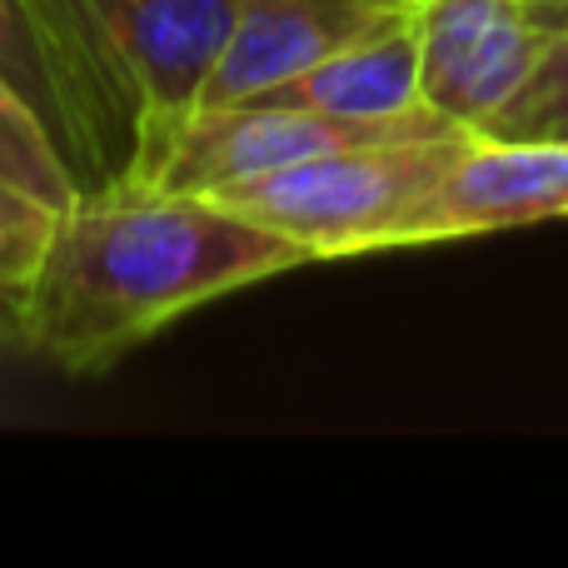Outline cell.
Here are the masks:
<instances>
[{"label": "cell", "instance_id": "5", "mask_svg": "<svg viewBox=\"0 0 568 568\" xmlns=\"http://www.w3.org/2000/svg\"><path fill=\"white\" fill-rule=\"evenodd\" d=\"M120 45L145 120V170L155 190L185 125L200 115L220 50L235 30L240 0H95Z\"/></svg>", "mask_w": 568, "mask_h": 568}, {"label": "cell", "instance_id": "1", "mask_svg": "<svg viewBox=\"0 0 568 568\" xmlns=\"http://www.w3.org/2000/svg\"><path fill=\"white\" fill-rule=\"evenodd\" d=\"M304 260L290 235L210 195H80L40 265L20 349L65 374H100L170 320Z\"/></svg>", "mask_w": 568, "mask_h": 568}, {"label": "cell", "instance_id": "2", "mask_svg": "<svg viewBox=\"0 0 568 568\" xmlns=\"http://www.w3.org/2000/svg\"><path fill=\"white\" fill-rule=\"evenodd\" d=\"M469 130L329 150L275 175L220 190V205L290 235L310 260L404 250L414 210L469 145Z\"/></svg>", "mask_w": 568, "mask_h": 568}, {"label": "cell", "instance_id": "10", "mask_svg": "<svg viewBox=\"0 0 568 568\" xmlns=\"http://www.w3.org/2000/svg\"><path fill=\"white\" fill-rule=\"evenodd\" d=\"M55 210L0 185V344L26 339V310L40 265L50 255V240H55Z\"/></svg>", "mask_w": 568, "mask_h": 568}, {"label": "cell", "instance_id": "9", "mask_svg": "<svg viewBox=\"0 0 568 568\" xmlns=\"http://www.w3.org/2000/svg\"><path fill=\"white\" fill-rule=\"evenodd\" d=\"M0 185L40 200L55 215H65L80 200V185L70 175L65 155L55 150V140L30 110V100L6 75H0Z\"/></svg>", "mask_w": 568, "mask_h": 568}, {"label": "cell", "instance_id": "3", "mask_svg": "<svg viewBox=\"0 0 568 568\" xmlns=\"http://www.w3.org/2000/svg\"><path fill=\"white\" fill-rule=\"evenodd\" d=\"M414 26L424 105L479 135L568 30V0H414Z\"/></svg>", "mask_w": 568, "mask_h": 568}, {"label": "cell", "instance_id": "11", "mask_svg": "<svg viewBox=\"0 0 568 568\" xmlns=\"http://www.w3.org/2000/svg\"><path fill=\"white\" fill-rule=\"evenodd\" d=\"M484 140H544L568 145V30L544 50L519 90L479 125Z\"/></svg>", "mask_w": 568, "mask_h": 568}, {"label": "cell", "instance_id": "8", "mask_svg": "<svg viewBox=\"0 0 568 568\" xmlns=\"http://www.w3.org/2000/svg\"><path fill=\"white\" fill-rule=\"evenodd\" d=\"M260 100L275 105H304L344 120H404L419 115V26H414V0L369 26L359 40L334 50L329 60L310 65L304 75L265 90Z\"/></svg>", "mask_w": 568, "mask_h": 568}, {"label": "cell", "instance_id": "6", "mask_svg": "<svg viewBox=\"0 0 568 568\" xmlns=\"http://www.w3.org/2000/svg\"><path fill=\"white\" fill-rule=\"evenodd\" d=\"M544 220H568V145L474 135L414 210L404 250Z\"/></svg>", "mask_w": 568, "mask_h": 568}, {"label": "cell", "instance_id": "4", "mask_svg": "<svg viewBox=\"0 0 568 568\" xmlns=\"http://www.w3.org/2000/svg\"><path fill=\"white\" fill-rule=\"evenodd\" d=\"M454 120L439 110H419L404 120H344L304 105H275V100H240V105L200 110L185 125L175 155L165 160L155 190L170 195H220L230 185L275 175L300 160L329 155V150L374 145V140H414V135H454Z\"/></svg>", "mask_w": 568, "mask_h": 568}, {"label": "cell", "instance_id": "7", "mask_svg": "<svg viewBox=\"0 0 568 568\" xmlns=\"http://www.w3.org/2000/svg\"><path fill=\"white\" fill-rule=\"evenodd\" d=\"M409 0H240L200 110L260 100L265 90L329 60Z\"/></svg>", "mask_w": 568, "mask_h": 568}]
</instances>
